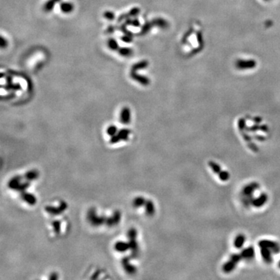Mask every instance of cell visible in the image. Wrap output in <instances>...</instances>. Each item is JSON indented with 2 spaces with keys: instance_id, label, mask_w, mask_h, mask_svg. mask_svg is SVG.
I'll use <instances>...</instances> for the list:
<instances>
[{
  "instance_id": "cell-1",
  "label": "cell",
  "mask_w": 280,
  "mask_h": 280,
  "mask_svg": "<svg viewBox=\"0 0 280 280\" xmlns=\"http://www.w3.org/2000/svg\"><path fill=\"white\" fill-rule=\"evenodd\" d=\"M121 122L126 124L130 121V111L128 108H124L121 113Z\"/></svg>"
},
{
  "instance_id": "cell-2",
  "label": "cell",
  "mask_w": 280,
  "mask_h": 280,
  "mask_svg": "<svg viewBox=\"0 0 280 280\" xmlns=\"http://www.w3.org/2000/svg\"><path fill=\"white\" fill-rule=\"evenodd\" d=\"M60 9L64 13H69L73 10V5L70 2H63L60 5Z\"/></svg>"
},
{
  "instance_id": "cell-3",
  "label": "cell",
  "mask_w": 280,
  "mask_h": 280,
  "mask_svg": "<svg viewBox=\"0 0 280 280\" xmlns=\"http://www.w3.org/2000/svg\"><path fill=\"white\" fill-rule=\"evenodd\" d=\"M22 198L26 202L30 204V205H34L36 202V198H35L34 195H33L32 194H28V193H23Z\"/></svg>"
},
{
  "instance_id": "cell-4",
  "label": "cell",
  "mask_w": 280,
  "mask_h": 280,
  "mask_svg": "<svg viewBox=\"0 0 280 280\" xmlns=\"http://www.w3.org/2000/svg\"><path fill=\"white\" fill-rule=\"evenodd\" d=\"M128 247H129V244H128L125 242H122V241L117 242L116 244H115V249H116V251H120V252L127 251Z\"/></svg>"
},
{
  "instance_id": "cell-5",
  "label": "cell",
  "mask_w": 280,
  "mask_h": 280,
  "mask_svg": "<svg viewBox=\"0 0 280 280\" xmlns=\"http://www.w3.org/2000/svg\"><path fill=\"white\" fill-rule=\"evenodd\" d=\"M59 0H49L48 2H46V4L44 5V10L45 11H51L53 8L55 2H59Z\"/></svg>"
},
{
  "instance_id": "cell-6",
  "label": "cell",
  "mask_w": 280,
  "mask_h": 280,
  "mask_svg": "<svg viewBox=\"0 0 280 280\" xmlns=\"http://www.w3.org/2000/svg\"><path fill=\"white\" fill-rule=\"evenodd\" d=\"M130 131L128 129H122L119 132L118 136H120L121 139H124V140H127L128 139V136L129 135Z\"/></svg>"
},
{
  "instance_id": "cell-7",
  "label": "cell",
  "mask_w": 280,
  "mask_h": 280,
  "mask_svg": "<svg viewBox=\"0 0 280 280\" xmlns=\"http://www.w3.org/2000/svg\"><path fill=\"white\" fill-rule=\"evenodd\" d=\"M144 203H145V200H144V198H143V197H138V198H135L134 201H133V204H134L135 206H136V207L142 206V205H143Z\"/></svg>"
},
{
  "instance_id": "cell-8",
  "label": "cell",
  "mask_w": 280,
  "mask_h": 280,
  "mask_svg": "<svg viewBox=\"0 0 280 280\" xmlns=\"http://www.w3.org/2000/svg\"><path fill=\"white\" fill-rule=\"evenodd\" d=\"M146 212H147L148 214L151 215L153 213L154 206H153V204L152 203V201H147V202L146 203Z\"/></svg>"
},
{
  "instance_id": "cell-9",
  "label": "cell",
  "mask_w": 280,
  "mask_h": 280,
  "mask_svg": "<svg viewBox=\"0 0 280 280\" xmlns=\"http://www.w3.org/2000/svg\"><path fill=\"white\" fill-rule=\"evenodd\" d=\"M118 51H119L120 54L122 55H124V56H128V55H132V49H130V48H120Z\"/></svg>"
},
{
  "instance_id": "cell-10",
  "label": "cell",
  "mask_w": 280,
  "mask_h": 280,
  "mask_svg": "<svg viewBox=\"0 0 280 280\" xmlns=\"http://www.w3.org/2000/svg\"><path fill=\"white\" fill-rule=\"evenodd\" d=\"M38 177V173L35 170H30L26 174V178L28 180H33Z\"/></svg>"
},
{
  "instance_id": "cell-11",
  "label": "cell",
  "mask_w": 280,
  "mask_h": 280,
  "mask_svg": "<svg viewBox=\"0 0 280 280\" xmlns=\"http://www.w3.org/2000/svg\"><path fill=\"white\" fill-rule=\"evenodd\" d=\"M108 45L112 48V50H117L118 48V45L117 44V41L115 39H110L108 41Z\"/></svg>"
},
{
  "instance_id": "cell-12",
  "label": "cell",
  "mask_w": 280,
  "mask_h": 280,
  "mask_svg": "<svg viewBox=\"0 0 280 280\" xmlns=\"http://www.w3.org/2000/svg\"><path fill=\"white\" fill-rule=\"evenodd\" d=\"M107 131H108V134L109 135V136H115V135H116L117 131H118V130H117L116 127L114 126V125H112V126H110L109 128H108Z\"/></svg>"
},
{
  "instance_id": "cell-13",
  "label": "cell",
  "mask_w": 280,
  "mask_h": 280,
  "mask_svg": "<svg viewBox=\"0 0 280 280\" xmlns=\"http://www.w3.org/2000/svg\"><path fill=\"white\" fill-rule=\"evenodd\" d=\"M104 17H106L107 19H108V20H114L115 15H114V13H112V12H105Z\"/></svg>"
},
{
  "instance_id": "cell-14",
  "label": "cell",
  "mask_w": 280,
  "mask_h": 280,
  "mask_svg": "<svg viewBox=\"0 0 280 280\" xmlns=\"http://www.w3.org/2000/svg\"><path fill=\"white\" fill-rule=\"evenodd\" d=\"M121 140V138L118 135H115V136H112V139H111V143H118V141Z\"/></svg>"
}]
</instances>
